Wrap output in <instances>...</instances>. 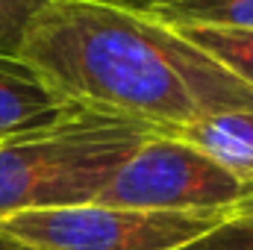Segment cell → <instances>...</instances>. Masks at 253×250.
<instances>
[{
  "mask_svg": "<svg viewBox=\"0 0 253 250\" xmlns=\"http://www.w3.org/2000/svg\"><path fill=\"white\" fill-rule=\"evenodd\" d=\"M168 27H233L253 30V0H118Z\"/></svg>",
  "mask_w": 253,
  "mask_h": 250,
  "instance_id": "52a82bcc",
  "label": "cell"
},
{
  "mask_svg": "<svg viewBox=\"0 0 253 250\" xmlns=\"http://www.w3.org/2000/svg\"><path fill=\"white\" fill-rule=\"evenodd\" d=\"M50 0H0V56H18L30 21Z\"/></svg>",
  "mask_w": 253,
  "mask_h": 250,
  "instance_id": "9c48e42d",
  "label": "cell"
},
{
  "mask_svg": "<svg viewBox=\"0 0 253 250\" xmlns=\"http://www.w3.org/2000/svg\"><path fill=\"white\" fill-rule=\"evenodd\" d=\"M180 250H253V224L242 218H224L215 230Z\"/></svg>",
  "mask_w": 253,
  "mask_h": 250,
  "instance_id": "30bf717a",
  "label": "cell"
},
{
  "mask_svg": "<svg viewBox=\"0 0 253 250\" xmlns=\"http://www.w3.org/2000/svg\"><path fill=\"white\" fill-rule=\"evenodd\" d=\"M227 218H242V221H251L253 224V186H248L245 197L233 206V212H230Z\"/></svg>",
  "mask_w": 253,
  "mask_h": 250,
  "instance_id": "8fae6325",
  "label": "cell"
},
{
  "mask_svg": "<svg viewBox=\"0 0 253 250\" xmlns=\"http://www.w3.org/2000/svg\"><path fill=\"white\" fill-rule=\"evenodd\" d=\"M71 106L27 62L0 56V138L47 124Z\"/></svg>",
  "mask_w": 253,
  "mask_h": 250,
  "instance_id": "5b68a950",
  "label": "cell"
},
{
  "mask_svg": "<svg viewBox=\"0 0 253 250\" xmlns=\"http://www.w3.org/2000/svg\"><path fill=\"white\" fill-rule=\"evenodd\" d=\"M0 250H39V248H33V245H24V242L12 239V236H6V233H0Z\"/></svg>",
  "mask_w": 253,
  "mask_h": 250,
  "instance_id": "7c38bea8",
  "label": "cell"
},
{
  "mask_svg": "<svg viewBox=\"0 0 253 250\" xmlns=\"http://www.w3.org/2000/svg\"><path fill=\"white\" fill-rule=\"evenodd\" d=\"M221 221L224 218L83 203L3 218L0 233L39 250H180Z\"/></svg>",
  "mask_w": 253,
  "mask_h": 250,
  "instance_id": "277c9868",
  "label": "cell"
},
{
  "mask_svg": "<svg viewBox=\"0 0 253 250\" xmlns=\"http://www.w3.org/2000/svg\"><path fill=\"white\" fill-rule=\"evenodd\" d=\"M156 132L124 115L71 106L42 126L0 138V221L94 203L118 168Z\"/></svg>",
  "mask_w": 253,
  "mask_h": 250,
  "instance_id": "7a4b0ae2",
  "label": "cell"
},
{
  "mask_svg": "<svg viewBox=\"0 0 253 250\" xmlns=\"http://www.w3.org/2000/svg\"><path fill=\"white\" fill-rule=\"evenodd\" d=\"M171 135L194 144L221 168H227L236 180L253 186V109L218 112L180 126Z\"/></svg>",
  "mask_w": 253,
  "mask_h": 250,
  "instance_id": "8992f818",
  "label": "cell"
},
{
  "mask_svg": "<svg viewBox=\"0 0 253 250\" xmlns=\"http://www.w3.org/2000/svg\"><path fill=\"white\" fill-rule=\"evenodd\" d=\"M245 191L248 186L242 180L194 144L174 135H153L118 168L94 203L141 212L227 218Z\"/></svg>",
  "mask_w": 253,
  "mask_h": 250,
  "instance_id": "3957f363",
  "label": "cell"
},
{
  "mask_svg": "<svg viewBox=\"0 0 253 250\" xmlns=\"http://www.w3.org/2000/svg\"><path fill=\"white\" fill-rule=\"evenodd\" d=\"M18 59L65 103L124 115L171 135L218 112L253 109V88L180 30L118 0H50Z\"/></svg>",
  "mask_w": 253,
  "mask_h": 250,
  "instance_id": "6da1fadb",
  "label": "cell"
},
{
  "mask_svg": "<svg viewBox=\"0 0 253 250\" xmlns=\"http://www.w3.org/2000/svg\"><path fill=\"white\" fill-rule=\"evenodd\" d=\"M189 42L203 47L215 62H221L230 74L253 88V30L233 27H174Z\"/></svg>",
  "mask_w": 253,
  "mask_h": 250,
  "instance_id": "ba28073f",
  "label": "cell"
}]
</instances>
